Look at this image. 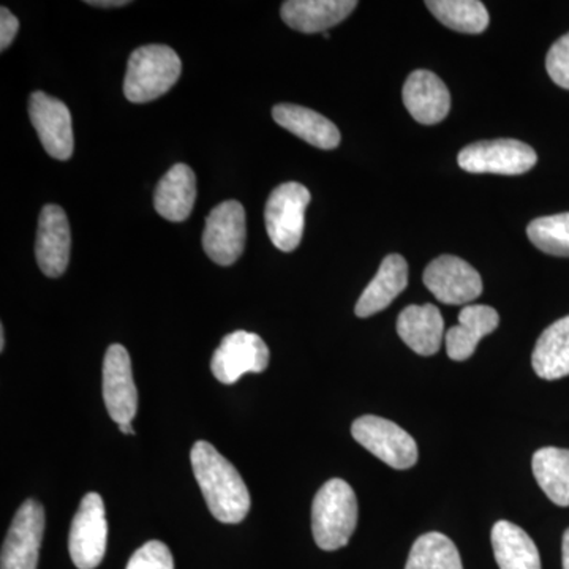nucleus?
Returning a JSON list of instances; mask_svg holds the SVG:
<instances>
[{
  "instance_id": "nucleus-18",
  "label": "nucleus",
  "mask_w": 569,
  "mask_h": 569,
  "mask_svg": "<svg viewBox=\"0 0 569 569\" xmlns=\"http://www.w3.org/2000/svg\"><path fill=\"white\" fill-rule=\"evenodd\" d=\"M408 284V264L400 254H388L381 261L380 269L372 282L367 284L365 293L355 307L356 316L367 318L387 309L406 290Z\"/></svg>"
},
{
  "instance_id": "nucleus-23",
  "label": "nucleus",
  "mask_w": 569,
  "mask_h": 569,
  "mask_svg": "<svg viewBox=\"0 0 569 569\" xmlns=\"http://www.w3.org/2000/svg\"><path fill=\"white\" fill-rule=\"evenodd\" d=\"M531 366L545 380L569 376V316L560 318L539 336L531 355Z\"/></svg>"
},
{
  "instance_id": "nucleus-25",
  "label": "nucleus",
  "mask_w": 569,
  "mask_h": 569,
  "mask_svg": "<svg viewBox=\"0 0 569 569\" xmlns=\"http://www.w3.org/2000/svg\"><path fill=\"white\" fill-rule=\"evenodd\" d=\"M426 7L452 31L481 33L489 26L488 9L478 0H429Z\"/></svg>"
},
{
  "instance_id": "nucleus-16",
  "label": "nucleus",
  "mask_w": 569,
  "mask_h": 569,
  "mask_svg": "<svg viewBox=\"0 0 569 569\" xmlns=\"http://www.w3.org/2000/svg\"><path fill=\"white\" fill-rule=\"evenodd\" d=\"M358 7L355 0H288L282 6V20L302 33L326 32L350 17Z\"/></svg>"
},
{
  "instance_id": "nucleus-13",
  "label": "nucleus",
  "mask_w": 569,
  "mask_h": 569,
  "mask_svg": "<svg viewBox=\"0 0 569 569\" xmlns=\"http://www.w3.org/2000/svg\"><path fill=\"white\" fill-rule=\"evenodd\" d=\"M29 116L44 151L52 159L69 160L74 140L71 114L67 104L44 92H33L29 100Z\"/></svg>"
},
{
  "instance_id": "nucleus-27",
  "label": "nucleus",
  "mask_w": 569,
  "mask_h": 569,
  "mask_svg": "<svg viewBox=\"0 0 569 569\" xmlns=\"http://www.w3.org/2000/svg\"><path fill=\"white\" fill-rule=\"evenodd\" d=\"M527 236L541 252L569 258V212L535 219L527 228Z\"/></svg>"
},
{
  "instance_id": "nucleus-24",
  "label": "nucleus",
  "mask_w": 569,
  "mask_h": 569,
  "mask_svg": "<svg viewBox=\"0 0 569 569\" xmlns=\"http://www.w3.org/2000/svg\"><path fill=\"white\" fill-rule=\"evenodd\" d=\"M535 479L557 507H569V449L541 448L531 460Z\"/></svg>"
},
{
  "instance_id": "nucleus-7",
  "label": "nucleus",
  "mask_w": 569,
  "mask_h": 569,
  "mask_svg": "<svg viewBox=\"0 0 569 569\" xmlns=\"http://www.w3.org/2000/svg\"><path fill=\"white\" fill-rule=\"evenodd\" d=\"M108 545V522L99 493L82 498L71 522L69 552L78 569H96L102 563Z\"/></svg>"
},
{
  "instance_id": "nucleus-32",
  "label": "nucleus",
  "mask_w": 569,
  "mask_h": 569,
  "mask_svg": "<svg viewBox=\"0 0 569 569\" xmlns=\"http://www.w3.org/2000/svg\"><path fill=\"white\" fill-rule=\"evenodd\" d=\"M88 3H89V6L103 7V9H108V7L129 6L130 2H127V0H97V2H88Z\"/></svg>"
},
{
  "instance_id": "nucleus-14",
  "label": "nucleus",
  "mask_w": 569,
  "mask_h": 569,
  "mask_svg": "<svg viewBox=\"0 0 569 569\" xmlns=\"http://www.w3.org/2000/svg\"><path fill=\"white\" fill-rule=\"evenodd\" d=\"M71 234L67 213L61 206L48 204L41 209L37 230L36 254L44 276L61 277L70 261Z\"/></svg>"
},
{
  "instance_id": "nucleus-35",
  "label": "nucleus",
  "mask_w": 569,
  "mask_h": 569,
  "mask_svg": "<svg viewBox=\"0 0 569 569\" xmlns=\"http://www.w3.org/2000/svg\"><path fill=\"white\" fill-rule=\"evenodd\" d=\"M323 37H325V39H329V37H331V36H329L328 32H323Z\"/></svg>"
},
{
  "instance_id": "nucleus-9",
  "label": "nucleus",
  "mask_w": 569,
  "mask_h": 569,
  "mask_svg": "<svg viewBox=\"0 0 569 569\" xmlns=\"http://www.w3.org/2000/svg\"><path fill=\"white\" fill-rule=\"evenodd\" d=\"M43 533V507L39 501L26 500L3 541L0 569H37Z\"/></svg>"
},
{
  "instance_id": "nucleus-2",
  "label": "nucleus",
  "mask_w": 569,
  "mask_h": 569,
  "mask_svg": "<svg viewBox=\"0 0 569 569\" xmlns=\"http://www.w3.org/2000/svg\"><path fill=\"white\" fill-rule=\"evenodd\" d=\"M358 526V498L343 479H329L312 505V531L318 548L337 550L350 541Z\"/></svg>"
},
{
  "instance_id": "nucleus-8",
  "label": "nucleus",
  "mask_w": 569,
  "mask_h": 569,
  "mask_svg": "<svg viewBox=\"0 0 569 569\" xmlns=\"http://www.w3.org/2000/svg\"><path fill=\"white\" fill-rule=\"evenodd\" d=\"M247 222L244 206L230 200L216 206L206 219L204 252L220 266L236 263L244 252Z\"/></svg>"
},
{
  "instance_id": "nucleus-28",
  "label": "nucleus",
  "mask_w": 569,
  "mask_h": 569,
  "mask_svg": "<svg viewBox=\"0 0 569 569\" xmlns=\"http://www.w3.org/2000/svg\"><path fill=\"white\" fill-rule=\"evenodd\" d=\"M127 569H174L173 553L162 541H149L133 553Z\"/></svg>"
},
{
  "instance_id": "nucleus-29",
  "label": "nucleus",
  "mask_w": 569,
  "mask_h": 569,
  "mask_svg": "<svg viewBox=\"0 0 569 569\" xmlns=\"http://www.w3.org/2000/svg\"><path fill=\"white\" fill-rule=\"evenodd\" d=\"M546 69L557 86L569 91V32L550 47Z\"/></svg>"
},
{
  "instance_id": "nucleus-5",
  "label": "nucleus",
  "mask_w": 569,
  "mask_h": 569,
  "mask_svg": "<svg viewBox=\"0 0 569 569\" xmlns=\"http://www.w3.org/2000/svg\"><path fill=\"white\" fill-rule=\"evenodd\" d=\"M458 162L467 173L516 176L530 171L538 156L526 142L501 138L467 146L459 152Z\"/></svg>"
},
{
  "instance_id": "nucleus-11",
  "label": "nucleus",
  "mask_w": 569,
  "mask_h": 569,
  "mask_svg": "<svg viewBox=\"0 0 569 569\" xmlns=\"http://www.w3.org/2000/svg\"><path fill=\"white\" fill-rule=\"evenodd\" d=\"M422 280L427 290L443 305H468L482 293V280L477 269L451 254L438 257L427 266Z\"/></svg>"
},
{
  "instance_id": "nucleus-30",
  "label": "nucleus",
  "mask_w": 569,
  "mask_h": 569,
  "mask_svg": "<svg viewBox=\"0 0 569 569\" xmlns=\"http://www.w3.org/2000/svg\"><path fill=\"white\" fill-rule=\"evenodd\" d=\"M20 29V21L7 7L0 9V50L6 51L13 43Z\"/></svg>"
},
{
  "instance_id": "nucleus-4",
  "label": "nucleus",
  "mask_w": 569,
  "mask_h": 569,
  "mask_svg": "<svg viewBox=\"0 0 569 569\" xmlns=\"http://www.w3.org/2000/svg\"><path fill=\"white\" fill-rule=\"evenodd\" d=\"M309 189L298 182H284L272 190L264 208V223L269 239L282 252H293L305 234Z\"/></svg>"
},
{
  "instance_id": "nucleus-6",
  "label": "nucleus",
  "mask_w": 569,
  "mask_h": 569,
  "mask_svg": "<svg viewBox=\"0 0 569 569\" xmlns=\"http://www.w3.org/2000/svg\"><path fill=\"white\" fill-rule=\"evenodd\" d=\"M351 433L359 445L396 470H407L418 462L415 438L389 419L367 415L356 419Z\"/></svg>"
},
{
  "instance_id": "nucleus-22",
  "label": "nucleus",
  "mask_w": 569,
  "mask_h": 569,
  "mask_svg": "<svg viewBox=\"0 0 569 569\" xmlns=\"http://www.w3.org/2000/svg\"><path fill=\"white\" fill-rule=\"evenodd\" d=\"M492 548L500 569H541L537 545L516 523L500 520L493 526Z\"/></svg>"
},
{
  "instance_id": "nucleus-3",
  "label": "nucleus",
  "mask_w": 569,
  "mask_h": 569,
  "mask_svg": "<svg viewBox=\"0 0 569 569\" xmlns=\"http://www.w3.org/2000/svg\"><path fill=\"white\" fill-rule=\"evenodd\" d=\"M182 63L164 44H148L132 52L127 66L123 93L132 103H148L164 96L181 77Z\"/></svg>"
},
{
  "instance_id": "nucleus-1",
  "label": "nucleus",
  "mask_w": 569,
  "mask_h": 569,
  "mask_svg": "<svg viewBox=\"0 0 569 569\" xmlns=\"http://www.w3.org/2000/svg\"><path fill=\"white\" fill-rule=\"evenodd\" d=\"M190 460L213 518L223 523L242 522L250 511V493L233 463L208 441L193 445Z\"/></svg>"
},
{
  "instance_id": "nucleus-21",
  "label": "nucleus",
  "mask_w": 569,
  "mask_h": 569,
  "mask_svg": "<svg viewBox=\"0 0 569 569\" xmlns=\"http://www.w3.org/2000/svg\"><path fill=\"white\" fill-rule=\"evenodd\" d=\"M272 118L284 130L301 138L318 149H336L340 144L339 129L320 112L299 104H277Z\"/></svg>"
},
{
  "instance_id": "nucleus-12",
  "label": "nucleus",
  "mask_w": 569,
  "mask_h": 569,
  "mask_svg": "<svg viewBox=\"0 0 569 569\" xmlns=\"http://www.w3.org/2000/svg\"><path fill=\"white\" fill-rule=\"evenodd\" d=\"M103 399L112 421L132 422L138 411V392L134 387L132 361L122 346H111L103 361Z\"/></svg>"
},
{
  "instance_id": "nucleus-17",
  "label": "nucleus",
  "mask_w": 569,
  "mask_h": 569,
  "mask_svg": "<svg viewBox=\"0 0 569 569\" xmlns=\"http://www.w3.org/2000/svg\"><path fill=\"white\" fill-rule=\"evenodd\" d=\"M443 332V317L433 305L408 306L397 320V335L421 356H432L440 350Z\"/></svg>"
},
{
  "instance_id": "nucleus-15",
  "label": "nucleus",
  "mask_w": 569,
  "mask_h": 569,
  "mask_svg": "<svg viewBox=\"0 0 569 569\" xmlns=\"http://www.w3.org/2000/svg\"><path fill=\"white\" fill-rule=\"evenodd\" d=\"M403 104L415 121L433 126L443 121L451 110V93L447 84L429 70H417L407 78Z\"/></svg>"
},
{
  "instance_id": "nucleus-31",
  "label": "nucleus",
  "mask_w": 569,
  "mask_h": 569,
  "mask_svg": "<svg viewBox=\"0 0 569 569\" xmlns=\"http://www.w3.org/2000/svg\"><path fill=\"white\" fill-rule=\"evenodd\" d=\"M561 561H563V569H569V529L565 531L563 542H561Z\"/></svg>"
},
{
  "instance_id": "nucleus-33",
  "label": "nucleus",
  "mask_w": 569,
  "mask_h": 569,
  "mask_svg": "<svg viewBox=\"0 0 569 569\" xmlns=\"http://www.w3.org/2000/svg\"><path fill=\"white\" fill-rule=\"evenodd\" d=\"M119 430L126 436H134V429L132 422H127V425H119Z\"/></svg>"
},
{
  "instance_id": "nucleus-19",
  "label": "nucleus",
  "mask_w": 569,
  "mask_h": 569,
  "mask_svg": "<svg viewBox=\"0 0 569 569\" xmlns=\"http://www.w3.org/2000/svg\"><path fill=\"white\" fill-rule=\"evenodd\" d=\"M500 325L497 310L489 306H467L459 313V325L445 336L447 353L452 361H467L482 337L492 335Z\"/></svg>"
},
{
  "instance_id": "nucleus-26",
  "label": "nucleus",
  "mask_w": 569,
  "mask_h": 569,
  "mask_svg": "<svg viewBox=\"0 0 569 569\" xmlns=\"http://www.w3.org/2000/svg\"><path fill=\"white\" fill-rule=\"evenodd\" d=\"M406 569H463L460 553L447 535L430 531L415 542Z\"/></svg>"
},
{
  "instance_id": "nucleus-34",
  "label": "nucleus",
  "mask_w": 569,
  "mask_h": 569,
  "mask_svg": "<svg viewBox=\"0 0 569 569\" xmlns=\"http://www.w3.org/2000/svg\"><path fill=\"white\" fill-rule=\"evenodd\" d=\"M6 350V331H3V326L0 328V351Z\"/></svg>"
},
{
  "instance_id": "nucleus-20",
  "label": "nucleus",
  "mask_w": 569,
  "mask_h": 569,
  "mask_svg": "<svg viewBox=\"0 0 569 569\" xmlns=\"http://www.w3.org/2000/svg\"><path fill=\"white\" fill-rule=\"evenodd\" d=\"M194 201L197 178L192 168L186 163H176L157 186L153 197L156 211L170 222H183L192 213Z\"/></svg>"
},
{
  "instance_id": "nucleus-10",
  "label": "nucleus",
  "mask_w": 569,
  "mask_h": 569,
  "mask_svg": "<svg viewBox=\"0 0 569 569\" xmlns=\"http://www.w3.org/2000/svg\"><path fill=\"white\" fill-rule=\"evenodd\" d=\"M269 365V348L253 332L236 331L228 335L212 356L213 377L223 385H234L246 373L264 372Z\"/></svg>"
}]
</instances>
